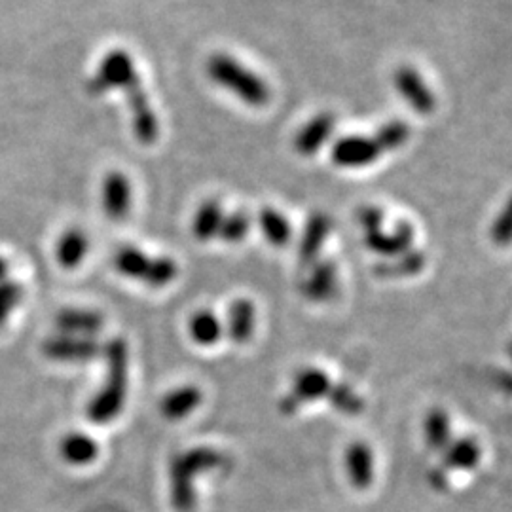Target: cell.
<instances>
[{"instance_id":"10","label":"cell","mask_w":512,"mask_h":512,"mask_svg":"<svg viewBox=\"0 0 512 512\" xmlns=\"http://www.w3.org/2000/svg\"><path fill=\"white\" fill-rule=\"evenodd\" d=\"M44 355L52 361L59 363H86L99 355V344L93 338H80V336H57L50 338L44 344Z\"/></svg>"},{"instance_id":"2","label":"cell","mask_w":512,"mask_h":512,"mask_svg":"<svg viewBox=\"0 0 512 512\" xmlns=\"http://www.w3.org/2000/svg\"><path fill=\"white\" fill-rule=\"evenodd\" d=\"M207 74L217 86L232 93L241 103L249 107H264L272 99V90L268 82L262 76H258L255 71L247 69L232 55H213L207 61Z\"/></svg>"},{"instance_id":"37","label":"cell","mask_w":512,"mask_h":512,"mask_svg":"<svg viewBox=\"0 0 512 512\" xmlns=\"http://www.w3.org/2000/svg\"><path fill=\"white\" fill-rule=\"evenodd\" d=\"M6 274H8V264H6V260L0 256V281L6 279Z\"/></svg>"},{"instance_id":"7","label":"cell","mask_w":512,"mask_h":512,"mask_svg":"<svg viewBox=\"0 0 512 512\" xmlns=\"http://www.w3.org/2000/svg\"><path fill=\"white\" fill-rule=\"evenodd\" d=\"M382 156V148L374 141V137L366 135H346L338 139L332 150L330 158L334 165L344 169H359L378 162Z\"/></svg>"},{"instance_id":"6","label":"cell","mask_w":512,"mask_h":512,"mask_svg":"<svg viewBox=\"0 0 512 512\" xmlns=\"http://www.w3.org/2000/svg\"><path fill=\"white\" fill-rule=\"evenodd\" d=\"M332 382L329 374L323 372L321 368H302L294 376L293 389L291 393L281 401L279 408L285 414H293L302 404L313 403L319 399L329 397Z\"/></svg>"},{"instance_id":"38","label":"cell","mask_w":512,"mask_h":512,"mask_svg":"<svg viewBox=\"0 0 512 512\" xmlns=\"http://www.w3.org/2000/svg\"><path fill=\"white\" fill-rule=\"evenodd\" d=\"M509 355H511V359H512V344H511V348H509Z\"/></svg>"},{"instance_id":"1","label":"cell","mask_w":512,"mask_h":512,"mask_svg":"<svg viewBox=\"0 0 512 512\" xmlns=\"http://www.w3.org/2000/svg\"><path fill=\"white\" fill-rule=\"evenodd\" d=\"M105 359L109 368L107 382L97 395H93L92 401L88 404V418L97 425H103L118 418L126 401L129 361L126 342L120 338L110 340L105 346Z\"/></svg>"},{"instance_id":"18","label":"cell","mask_w":512,"mask_h":512,"mask_svg":"<svg viewBox=\"0 0 512 512\" xmlns=\"http://www.w3.org/2000/svg\"><path fill=\"white\" fill-rule=\"evenodd\" d=\"M57 327L67 336L92 338L103 329V317L92 310H65L57 315Z\"/></svg>"},{"instance_id":"22","label":"cell","mask_w":512,"mask_h":512,"mask_svg":"<svg viewBox=\"0 0 512 512\" xmlns=\"http://www.w3.org/2000/svg\"><path fill=\"white\" fill-rule=\"evenodd\" d=\"M258 226H260L264 238L268 239V243L274 245V247H285L291 241V236H293L291 222L274 207L260 209V213H258Z\"/></svg>"},{"instance_id":"24","label":"cell","mask_w":512,"mask_h":512,"mask_svg":"<svg viewBox=\"0 0 512 512\" xmlns=\"http://www.w3.org/2000/svg\"><path fill=\"white\" fill-rule=\"evenodd\" d=\"M224 219V209L217 200H207L196 211V217L192 222V232L196 239L209 241L219 236L220 224Z\"/></svg>"},{"instance_id":"16","label":"cell","mask_w":512,"mask_h":512,"mask_svg":"<svg viewBox=\"0 0 512 512\" xmlns=\"http://www.w3.org/2000/svg\"><path fill=\"white\" fill-rule=\"evenodd\" d=\"M256 329V308L255 304L247 298H239L232 302L228 310V321H226V330L232 342L236 344H247Z\"/></svg>"},{"instance_id":"35","label":"cell","mask_w":512,"mask_h":512,"mask_svg":"<svg viewBox=\"0 0 512 512\" xmlns=\"http://www.w3.org/2000/svg\"><path fill=\"white\" fill-rule=\"evenodd\" d=\"M495 384L499 385L503 391L511 393L512 395V374L511 372H499L495 376Z\"/></svg>"},{"instance_id":"32","label":"cell","mask_w":512,"mask_h":512,"mask_svg":"<svg viewBox=\"0 0 512 512\" xmlns=\"http://www.w3.org/2000/svg\"><path fill=\"white\" fill-rule=\"evenodd\" d=\"M177 272H179V268H177V264L171 258H165V256H162V258H152L147 277H145V283L150 285V287H154V289H160V287L169 285L171 281H175Z\"/></svg>"},{"instance_id":"29","label":"cell","mask_w":512,"mask_h":512,"mask_svg":"<svg viewBox=\"0 0 512 512\" xmlns=\"http://www.w3.org/2000/svg\"><path fill=\"white\" fill-rule=\"evenodd\" d=\"M329 401L336 410H340L346 416H359L365 408V401L361 399V395L346 384L332 385Z\"/></svg>"},{"instance_id":"3","label":"cell","mask_w":512,"mask_h":512,"mask_svg":"<svg viewBox=\"0 0 512 512\" xmlns=\"http://www.w3.org/2000/svg\"><path fill=\"white\" fill-rule=\"evenodd\" d=\"M224 456L215 448H194L171 461V501L179 512H192L196 507L194 480L200 473L213 471L222 465Z\"/></svg>"},{"instance_id":"9","label":"cell","mask_w":512,"mask_h":512,"mask_svg":"<svg viewBox=\"0 0 512 512\" xmlns=\"http://www.w3.org/2000/svg\"><path fill=\"white\" fill-rule=\"evenodd\" d=\"M416 230L408 220L397 222L389 232L384 228L365 234L366 249L382 256H401L412 249Z\"/></svg>"},{"instance_id":"23","label":"cell","mask_w":512,"mask_h":512,"mask_svg":"<svg viewBox=\"0 0 512 512\" xmlns=\"http://www.w3.org/2000/svg\"><path fill=\"white\" fill-rule=\"evenodd\" d=\"M423 435H425V442L431 450L444 452V448L452 442L450 416L442 408L431 410L425 418V423H423Z\"/></svg>"},{"instance_id":"36","label":"cell","mask_w":512,"mask_h":512,"mask_svg":"<svg viewBox=\"0 0 512 512\" xmlns=\"http://www.w3.org/2000/svg\"><path fill=\"white\" fill-rule=\"evenodd\" d=\"M431 482H433V486H435L437 490H442V488L448 486V475H444L442 469H440L435 475L431 476Z\"/></svg>"},{"instance_id":"31","label":"cell","mask_w":512,"mask_h":512,"mask_svg":"<svg viewBox=\"0 0 512 512\" xmlns=\"http://www.w3.org/2000/svg\"><path fill=\"white\" fill-rule=\"evenodd\" d=\"M490 239L497 247H509L512 243V194L490 226Z\"/></svg>"},{"instance_id":"12","label":"cell","mask_w":512,"mask_h":512,"mask_svg":"<svg viewBox=\"0 0 512 512\" xmlns=\"http://www.w3.org/2000/svg\"><path fill=\"white\" fill-rule=\"evenodd\" d=\"M346 471L349 482L357 490H368L374 484L376 459L372 448L365 442H353L346 450Z\"/></svg>"},{"instance_id":"13","label":"cell","mask_w":512,"mask_h":512,"mask_svg":"<svg viewBox=\"0 0 512 512\" xmlns=\"http://www.w3.org/2000/svg\"><path fill=\"white\" fill-rule=\"evenodd\" d=\"M133 190L128 177L120 171H112L103 181V209L109 219L122 220L131 209Z\"/></svg>"},{"instance_id":"21","label":"cell","mask_w":512,"mask_h":512,"mask_svg":"<svg viewBox=\"0 0 512 512\" xmlns=\"http://www.w3.org/2000/svg\"><path fill=\"white\" fill-rule=\"evenodd\" d=\"M88 247H90V243H88L86 234L78 228H71L57 241L55 256L63 268L74 270L82 264V260L88 255Z\"/></svg>"},{"instance_id":"15","label":"cell","mask_w":512,"mask_h":512,"mask_svg":"<svg viewBox=\"0 0 512 512\" xmlns=\"http://www.w3.org/2000/svg\"><path fill=\"white\" fill-rule=\"evenodd\" d=\"M332 220L325 213H313L306 222L302 241H300V262L304 266H313L321 253L325 241L329 239Z\"/></svg>"},{"instance_id":"30","label":"cell","mask_w":512,"mask_h":512,"mask_svg":"<svg viewBox=\"0 0 512 512\" xmlns=\"http://www.w3.org/2000/svg\"><path fill=\"white\" fill-rule=\"evenodd\" d=\"M251 228V217L245 211L224 215L220 224L219 238L226 243H239L247 238Z\"/></svg>"},{"instance_id":"27","label":"cell","mask_w":512,"mask_h":512,"mask_svg":"<svg viewBox=\"0 0 512 512\" xmlns=\"http://www.w3.org/2000/svg\"><path fill=\"white\" fill-rule=\"evenodd\" d=\"M425 268V255L421 251H406L404 255L397 256L395 262H384L376 266V274L380 277H412L420 274Z\"/></svg>"},{"instance_id":"8","label":"cell","mask_w":512,"mask_h":512,"mask_svg":"<svg viewBox=\"0 0 512 512\" xmlns=\"http://www.w3.org/2000/svg\"><path fill=\"white\" fill-rule=\"evenodd\" d=\"M124 93H126L129 110H131V124H133L135 137L143 145H152L158 137V118L150 107L145 88L141 86V78L131 82Z\"/></svg>"},{"instance_id":"14","label":"cell","mask_w":512,"mask_h":512,"mask_svg":"<svg viewBox=\"0 0 512 512\" xmlns=\"http://www.w3.org/2000/svg\"><path fill=\"white\" fill-rule=\"evenodd\" d=\"M338 291V272L332 260L315 262L302 285V293L311 302H327Z\"/></svg>"},{"instance_id":"5","label":"cell","mask_w":512,"mask_h":512,"mask_svg":"<svg viewBox=\"0 0 512 512\" xmlns=\"http://www.w3.org/2000/svg\"><path fill=\"white\" fill-rule=\"evenodd\" d=\"M393 86L404 103L420 116H429L437 110V95L427 86L418 69L401 65L393 74Z\"/></svg>"},{"instance_id":"34","label":"cell","mask_w":512,"mask_h":512,"mask_svg":"<svg viewBox=\"0 0 512 512\" xmlns=\"http://www.w3.org/2000/svg\"><path fill=\"white\" fill-rule=\"evenodd\" d=\"M357 222L365 230V234L374 232V230H380V228H384V209L378 207V205H363L357 211Z\"/></svg>"},{"instance_id":"19","label":"cell","mask_w":512,"mask_h":512,"mask_svg":"<svg viewBox=\"0 0 512 512\" xmlns=\"http://www.w3.org/2000/svg\"><path fill=\"white\" fill-rule=\"evenodd\" d=\"M202 404V391L194 385H184L167 393L162 401V412L167 420H183Z\"/></svg>"},{"instance_id":"11","label":"cell","mask_w":512,"mask_h":512,"mask_svg":"<svg viewBox=\"0 0 512 512\" xmlns=\"http://www.w3.org/2000/svg\"><path fill=\"white\" fill-rule=\"evenodd\" d=\"M336 129V116L332 112H319L308 120L294 135V150L300 156H313L325 147Z\"/></svg>"},{"instance_id":"17","label":"cell","mask_w":512,"mask_h":512,"mask_svg":"<svg viewBox=\"0 0 512 512\" xmlns=\"http://www.w3.org/2000/svg\"><path fill=\"white\" fill-rule=\"evenodd\" d=\"M444 469L448 471H473L480 465L482 446L471 437L452 440L444 448Z\"/></svg>"},{"instance_id":"4","label":"cell","mask_w":512,"mask_h":512,"mask_svg":"<svg viewBox=\"0 0 512 512\" xmlns=\"http://www.w3.org/2000/svg\"><path fill=\"white\" fill-rule=\"evenodd\" d=\"M139 78L133 57L126 50H112L99 63V69L90 82L93 93L110 90H126L131 82Z\"/></svg>"},{"instance_id":"28","label":"cell","mask_w":512,"mask_h":512,"mask_svg":"<svg viewBox=\"0 0 512 512\" xmlns=\"http://www.w3.org/2000/svg\"><path fill=\"white\" fill-rule=\"evenodd\" d=\"M410 139V128L403 120H391L384 126H380L374 141L378 143V147L382 148V152H393L403 148Z\"/></svg>"},{"instance_id":"26","label":"cell","mask_w":512,"mask_h":512,"mask_svg":"<svg viewBox=\"0 0 512 512\" xmlns=\"http://www.w3.org/2000/svg\"><path fill=\"white\" fill-rule=\"evenodd\" d=\"M150 262H152V258L135 247H122L114 256L116 270L126 277L139 279V281H145Z\"/></svg>"},{"instance_id":"20","label":"cell","mask_w":512,"mask_h":512,"mask_svg":"<svg viewBox=\"0 0 512 512\" xmlns=\"http://www.w3.org/2000/svg\"><path fill=\"white\" fill-rule=\"evenodd\" d=\"M59 454L65 459L69 465L74 467H82V465H90L99 454V446L97 442L84 433H71L59 444Z\"/></svg>"},{"instance_id":"33","label":"cell","mask_w":512,"mask_h":512,"mask_svg":"<svg viewBox=\"0 0 512 512\" xmlns=\"http://www.w3.org/2000/svg\"><path fill=\"white\" fill-rule=\"evenodd\" d=\"M21 287L16 281H0V327L4 325V321L8 319V315L14 311L21 300Z\"/></svg>"},{"instance_id":"25","label":"cell","mask_w":512,"mask_h":512,"mask_svg":"<svg viewBox=\"0 0 512 512\" xmlns=\"http://www.w3.org/2000/svg\"><path fill=\"white\" fill-rule=\"evenodd\" d=\"M222 323L219 317L213 311H198L192 319H190V334L192 340L200 346H213L217 344L222 336Z\"/></svg>"}]
</instances>
